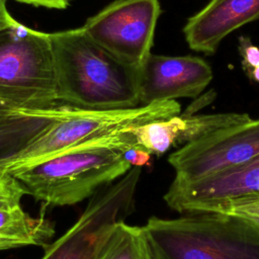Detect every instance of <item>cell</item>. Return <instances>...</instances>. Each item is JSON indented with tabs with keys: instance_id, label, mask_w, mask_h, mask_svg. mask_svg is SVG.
<instances>
[{
	"instance_id": "7c38bea8",
	"label": "cell",
	"mask_w": 259,
	"mask_h": 259,
	"mask_svg": "<svg viewBox=\"0 0 259 259\" xmlns=\"http://www.w3.org/2000/svg\"><path fill=\"white\" fill-rule=\"evenodd\" d=\"M53 107L0 112V176L6 174L5 167L54 122Z\"/></svg>"
},
{
	"instance_id": "44dd1931",
	"label": "cell",
	"mask_w": 259,
	"mask_h": 259,
	"mask_svg": "<svg viewBox=\"0 0 259 259\" xmlns=\"http://www.w3.org/2000/svg\"><path fill=\"white\" fill-rule=\"evenodd\" d=\"M14 108H12L11 106H9L8 104H6L5 102H3L2 100H0V112L2 111H8V110H12Z\"/></svg>"
},
{
	"instance_id": "5b68a950",
	"label": "cell",
	"mask_w": 259,
	"mask_h": 259,
	"mask_svg": "<svg viewBox=\"0 0 259 259\" xmlns=\"http://www.w3.org/2000/svg\"><path fill=\"white\" fill-rule=\"evenodd\" d=\"M0 100L23 110L57 105L50 33L18 21L0 31Z\"/></svg>"
},
{
	"instance_id": "d6986e66",
	"label": "cell",
	"mask_w": 259,
	"mask_h": 259,
	"mask_svg": "<svg viewBox=\"0 0 259 259\" xmlns=\"http://www.w3.org/2000/svg\"><path fill=\"white\" fill-rule=\"evenodd\" d=\"M7 0H0V31L13 26L17 21L10 15L7 5Z\"/></svg>"
},
{
	"instance_id": "8992f818",
	"label": "cell",
	"mask_w": 259,
	"mask_h": 259,
	"mask_svg": "<svg viewBox=\"0 0 259 259\" xmlns=\"http://www.w3.org/2000/svg\"><path fill=\"white\" fill-rule=\"evenodd\" d=\"M259 155V118L218 128L170 154L172 184L194 183L240 167Z\"/></svg>"
},
{
	"instance_id": "7a4b0ae2",
	"label": "cell",
	"mask_w": 259,
	"mask_h": 259,
	"mask_svg": "<svg viewBox=\"0 0 259 259\" xmlns=\"http://www.w3.org/2000/svg\"><path fill=\"white\" fill-rule=\"evenodd\" d=\"M132 146L138 144L128 130L45 159L11 176L37 201L53 206L73 205L131 170L122 151Z\"/></svg>"
},
{
	"instance_id": "8fae6325",
	"label": "cell",
	"mask_w": 259,
	"mask_h": 259,
	"mask_svg": "<svg viewBox=\"0 0 259 259\" xmlns=\"http://www.w3.org/2000/svg\"><path fill=\"white\" fill-rule=\"evenodd\" d=\"M258 19L259 0H210L188 18L183 33L191 50L212 55L227 35Z\"/></svg>"
},
{
	"instance_id": "52a82bcc",
	"label": "cell",
	"mask_w": 259,
	"mask_h": 259,
	"mask_svg": "<svg viewBox=\"0 0 259 259\" xmlns=\"http://www.w3.org/2000/svg\"><path fill=\"white\" fill-rule=\"evenodd\" d=\"M141 173V167H132L117 182L95 193L74 225L45 247L40 259H97L109 228L133 210Z\"/></svg>"
},
{
	"instance_id": "ba28073f",
	"label": "cell",
	"mask_w": 259,
	"mask_h": 259,
	"mask_svg": "<svg viewBox=\"0 0 259 259\" xmlns=\"http://www.w3.org/2000/svg\"><path fill=\"white\" fill-rule=\"evenodd\" d=\"M160 14L159 0H116L89 17L82 29L117 60L140 70L151 55Z\"/></svg>"
},
{
	"instance_id": "ac0fdd59",
	"label": "cell",
	"mask_w": 259,
	"mask_h": 259,
	"mask_svg": "<svg viewBox=\"0 0 259 259\" xmlns=\"http://www.w3.org/2000/svg\"><path fill=\"white\" fill-rule=\"evenodd\" d=\"M20 3L32 5L35 7H45L49 9H65L71 0H14Z\"/></svg>"
},
{
	"instance_id": "5bb4252c",
	"label": "cell",
	"mask_w": 259,
	"mask_h": 259,
	"mask_svg": "<svg viewBox=\"0 0 259 259\" xmlns=\"http://www.w3.org/2000/svg\"><path fill=\"white\" fill-rule=\"evenodd\" d=\"M97 259H151L142 227L123 220L114 223L102 240Z\"/></svg>"
},
{
	"instance_id": "ffe728a7",
	"label": "cell",
	"mask_w": 259,
	"mask_h": 259,
	"mask_svg": "<svg viewBox=\"0 0 259 259\" xmlns=\"http://www.w3.org/2000/svg\"><path fill=\"white\" fill-rule=\"evenodd\" d=\"M245 73L247 74V76L251 80L259 83V66L256 67V68H253V69H251V70H249V71H247Z\"/></svg>"
},
{
	"instance_id": "3957f363",
	"label": "cell",
	"mask_w": 259,
	"mask_h": 259,
	"mask_svg": "<svg viewBox=\"0 0 259 259\" xmlns=\"http://www.w3.org/2000/svg\"><path fill=\"white\" fill-rule=\"evenodd\" d=\"M151 259H259V229L222 212H192L142 227Z\"/></svg>"
},
{
	"instance_id": "9a60e30c",
	"label": "cell",
	"mask_w": 259,
	"mask_h": 259,
	"mask_svg": "<svg viewBox=\"0 0 259 259\" xmlns=\"http://www.w3.org/2000/svg\"><path fill=\"white\" fill-rule=\"evenodd\" d=\"M25 194L24 188L16 178L9 174L0 176V208L19 204Z\"/></svg>"
},
{
	"instance_id": "30bf717a",
	"label": "cell",
	"mask_w": 259,
	"mask_h": 259,
	"mask_svg": "<svg viewBox=\"0 0 259 259\" xmlns=\"http://www.w3.org/2000/svg\"><path fill=\"white\" fill-rule=\"evenodd\" d=\"M211 79L212 70L201 58L151 54L139 72L141 105L196 97Z\"/></svg>"
},
{
	"instance_id": "2e32d148",
	"label": "cell",
	"mask_w": 259,
	"mask_h": 259,
	"mask_svg": "<svg viewBox=\"0 0 259 259\" xmlns=\"http://www.w3.org/2000/svg\"><path fill=\"white\" fill-rule=\"evenodd\" d=\"M238 49L242 57V68L245 72L259 66V48L249 37L240 36Z\"/></svg>"
},
{
	"instance_id": "277c9868",
	"label": "cell",
	"mask_w": 259,
	"mask_h": 259,
	"mask_svg": "<svg viewBox=\"0 0 259 259\" xmlns=\"http://www.w3.org/2000/svg\"><path fill=\"white\" fill-rule=\"evenodd\" d=\"M53 112L54 122L5 167L6 174L11 175L88 142L177 115L180 113V104L176 100H167L107 110L83 109L64 104L55 105Z\"/></svg>"
},
{
	"instance_id": "e0dca14e",
	"label": "cell",
	"mask_w": 259,
	"mask_h": 259,
	"mask_svg": "<svg viewBox=\"0 0 259 259\" xmlns=\"http://www.w3.org/2000/svg\"><path fill=\"white\" fill-rule=\"evenodd\" d=\"M123 158L132 167L149 166L152 154L140 146H132L122 151Z\"/></svg>"
},
{
	"instance_id": "4fadbf2b",
	"label": "cell",
	"mask_w": 259,
	"mask_h": 259,
	"mask_svg": "<svg viewBox=\"0 0 259 259\" xmlns=\"http://www.w3.org/2000/svg\"><path fill=\"white\" fill-rule=\"evenodd\" d=\"M54 234L50 221L31 217L20 203L0 208V251L24 246L46 247Z\"/></svg>"
},
{
	"instance_id": "9c48e42d",
	"label": "cell",
	"mask_w": 259,
	"mask_h": 259,
	"mask_svg": "<svg viewBox=\"0 0 259 259\" xmlns=\"http://www.w3.org/2000/svg\"><path fill=\"white\" fill-rule=\"evenodd\" d=\"M253 196H259V155L245 165L194 183H171L164 200L182 213L217 212L232 200Z\"/></svg>"
},
{
	"instance_id": "6da1fadb",
	"label": "cell",
	"mask_w": 259,
	"mask_h": 259,
	"mask_svg": "<svg viewBox=\"0 0 259 259\" xmlns=\"http://www.w3.org/2000/svg\"><path fill=\"white\" fill-rule=\"evenodd\" d=\"M58 102L83 109L141 105L139 72L94 42L82 27L51 32Z\"/></svg>"
}]
</instances>
